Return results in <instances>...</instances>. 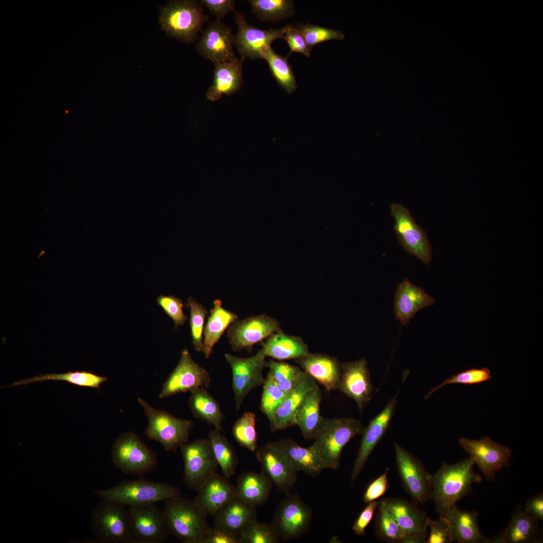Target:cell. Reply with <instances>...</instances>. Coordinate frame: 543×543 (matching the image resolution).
<instances>
[{
	"label": "cell",
	"instance_id": "1",
	"mask_svg": "<svg viewBox=\"0 0 543 543\" xmlns=\"http://www.w3.org/2000/svg\"><path fill=\"white\" fill-rule=\"evenodd\" d=\"M475 465L469 457L452 465L444 463L431 475V499L440 515L457 506L471 492L474 483L482 481L481 476L474 471Z\"/></svg>",
	"mask_w": 543,
	"mask_h": 543
},
{
	"label": "cell",
	"instance_id": "2",
	"mask_svg": "<svg viewBox=\"0 0 543 543\" xmlns=\"http://www.w3.org/2000/svg\"><path fill=\"white\" fill-rule=\"evenodd\" d=\"M169 533L183 543H203L210 527L194 500L180 496L165 501L163 509Z\"/></svg>",
	"mask_w": 543,
	"mask_h": 543
},
{
	"label": "cell",
	"instance_id": "3",
	"mask_svg": "<svg viewBox=\"0 0 543 543\" xmlns=\"http://www.w3.org/2000/svg\"><path fill=\"white\" fill-rule=\"evenodd\" d=\"M364 428L360 421L351 417L322 418L313 444L326 469H338L343 447L353 437L361 434Z\"/></svg>",
	"mask_w": 543,
	"mask_h": 543
},
{
	"label": "cell",
	"instance_id": "4",
	"mask_svg": "<svg viewBox=\"0 0 543 543\" xmlns=\"http://www.w3.org/2000/svg\"><path fill=\"white\" fill-rule=\"evenodd\" d=\"M159 23L169 36L185 43H192L202 32L209 17L196 1H171L160 9Z\"/></svg>",
	"mask_w": 543,
	"mask_h": 543
},
{
	"label": "cell",
	"instance_id": "5",
	"mask_svg": "<svg viewBox=\"0 0 543 543\" xmlns=\"http://www.w3.org/2000/svg\"><path fill=\"white\" fill-rule=\"evenodd\" d=\"M95 493L101 498L114 501L127 507L165 502L180 495V491L174 486L143 478L122 481L114 487L97 490Z\"/></svg>",
	"mask_w": 543,
	"mask_h": 543
},
{
	"label": "cell",
	"instance_id": "6",
	"mask_svg": "<svg viewBox=\"0 0 543 543\" xmlns=\"http://www.w3.org/2000/svg\"><path fill=\"white\" fill-rule=\"evenodd\" d=\"M138 401L148 420L144 433L149 440L158 441L166 451L173 452L188 442L194 425L192 421L155 409L140 398Z\"/></svg>",
	"mask_w": 543,
	"mask_h": 543
},
{
	"label": "cell",
	"instance_id": "7",
	"mask_svg": "<svg viewBox=\"0 0 543 543\" xmlns=\"http://www.w3.org/2000/svg\"><path fill=\"white\" fill-rule=\"evenodd\" d=\"M103 499L91 515L92 531L97 540L105 543H132L128 507Z\"/></svg>",
	"mask_w": 543,
	"mask_h": 543
},
{
	"label": "cell",
	"instance_id": "8",
	"mask_svg": "<svg viewBox=\"0 0 543 543\" xmlns=\"http://www.w3.org/2000/svg\"><path fill=\"white\" fill-rule=\"evenodd\" d=\"M112 461L122 473L142 477L157 465L154 452L135 433H122L112 447Z\"/></svg>",
	"mask_w": 543,
	"mask_h": 543
},
{
	"label": "cell",
	"instance_id": "9",
	"mask_svg": "<svg viewBox=\"0 0 543 543\" xmlns=\"http://www.w3.org/2000/svg\"><path fill=\"white\" fill-rule=\"evenodd\" d=\"M179 448L184 466L183 482L189 489L197 491L219 467L209 440L196 439Z\"/></svg>",
	"mask_w": 543,
	"mask_h": 543
},
{
	"label": "cell",
	"instance_id": "10",
	"mask_svg": "<svg viewBox=\"0 0 543 543\" xmlns=\"http://www.w3.org/2000/svg\"><path fill=\"white\" fill-rule=\"evenodd\" d=\"M132 543H161L170 534L163 510L155 503L128 507Z\"/></svg>",
	"mask_w": 543,
	"mask_h": 543
},
{
	"label": "cell",
	"instance_id": "11",
	"mask_svg": "<svg viewBox=\"0 0 543 543\" xmlns=\"http://www.w3.org/2000/svg\"><path fill=\"white\" fill-rule=\"evenodd\" d=\"M312 511L297 494H287L278 505L272 525L280 539L286 541L296 539L310 528Z\"/></svg>",
	"mask_w": 543,
	"mask_h": 543
},
{
	"label": "cell",
	"instance_id": "12",
	"mask_svg": "<svg viewBox=\"0 0 543 543\" xmlns=\"http://www.w3.org/2000/svg\"><path fill=\"white\" fill-rule=\"evenodd\" d=\"M390 210L395 220L394 229L399 243L407 252L429 264L432 249L426 232L403 205L393 203Z\"/></svg>",
	"mask_w": 543,
	"mask_h": 543
},
{
	"label": "cell",
	"instance_id": "13",
	"mask_svg": "<svg viewBox=\"0 0 543 543\" xmlns=\"http://www.w3.org/2000/svg\"><path fill=\"white\" fill-rule=\"evenodd\" d=\"M265 357L260 349L248 357L225 354L232 371V389L237 410L240 408L245 397L252 390L263 385L265 379L263 370L266 367Z\"/></svg>",
	"mask_w": 543,
	"mask_h": 543
},
{
	"label": "cell",
	"instance_id": "14",
	"mask_svg": "<svg viewBox=\"0 0 543 543\" xmlns=\"http://www.w3.org/2000/svg\"><path fill=\"white\" fill-rule=\"evenodd\" d=\"M459 443L488 481L494 480L496 473L510 465L511 450L488 437L479 440L462 437Z\"/></svg>",
	"mask_w": 543,
	"mask_h": 543
},
{
	"label": "cell",
	"instance_id": "15",
	"mask_svg": "<svg viewBox=\"0 0 543 543\" xmlns=\"http://www.w3.org/2000/svg\"><path fill=\"white\" fill-rule=\"evenodd\" d=\"M396 465L404 488L420 504L431 499V475L422 464L397 443L395 444Z\"/></svg>",
	"mask_w": 543,
	"mask_h": 543
},
{
	"label": "cell",
	"instance_id": "16",
	"mask_svg": "<svg viewBox=\"0 0 543 543\" xmlns=\"http://www.w3.org/2000/svg\"><path fill=\"white\" fill-rule=\"evenodd\" d=\"M211 382L209 373L196 363L188 350L185 349L181 352L177 365L163 383L159 397L163 399L179 393L207 388Z\"/></svg>",
	"mask_w": 543,
	"mask_h": 543
},
{
	"label": "cell",
	"instance_id": "17",
	"mask_svg": "<svg viewBox=\"0 0 543 543\" xmlns=\"http://www.w3.org/2000/svg\"><path fill=\"white\" fill-rule=\"evenodd\" d=\"M283 331L279 322L265 314L237 320L228 328L227 335L232 349L251 352L253 346L274 333Z\"/></svg>",
	"mask_w": 543,
	"mask_h": 543
},
{
	"label": "cell",
	"instance_id": "18",
	"mask_svg": "<svg viewBox=\"0 0 543 543\" xmlns=\"http://www.w3.org/2000/svg\"><path fill=\"white\" fill-rule=\"evenodd\" d=\"M255 456L262 471L278 490L286 494L289 493L297 481L298 471L276 441L257 448Z\"/></svg>",
	"mask_w": 543,
	"mask_h": 543
},
{
	"label": "cell",
	"instance_id": "19",
	"mask_svg": "<svg viewBox=\"0 0 543 543\" xmlns=\"http://www.w3.org/2000/svg\"><path fill=\"white\" fill-rule=\"evenodd\" d=\"M398 523L406 543L426 542L429 517L411 502L399 498L382 500Z\"/></svg>",
	"mask_w": 543,
	"mask_h": 543
},
{
	"label": "cell",
	"instance_id": "20",
	"mask_svg": "<svg viewBox=\"0 0 543 543\" xmlns=\"http://www.w3.org/2000/svg\"><path fill=\"white\" fill-rule=\"evenodd\" d=\"M234 13L237 32L234 37V44L241 59H263L262 49L270 47L274 40L283 38L285 27L262 30L249 24L242 13L236 11Z\"/></svg>",
	"mask_w": 543,
	"mask_h": 543
},
{
	"label": "cell",
	"instance_id": "21",
	"mask_svg": "<svg viewBox=\"0 0 543 543\" xmlns=\"http://www.w3.org/2000/svg\"><path fill=\"white\" fill-rule=\"evenodd\" d=\"M234 37L231 29L217 19L202 32L196 46L199 54L214 64L238 59L233 50Z\"/></svg>",
	"mask_w": 543,
	"mask_h": 543
},
{
	"label": "cell",
	"instance_id": "22",
	"mask_svg": "<svg viewBox=\"0 0 543 543\" xmlns=\"http://www.w3.org/2000/svg\"><path fill=\"white\" fill-rule=\"evenodd\" d=\"M337 389L353 400L361 412L373 391L367 360L360 359L341 363Z\"/></svg>",
	"mask_w": 543,
	"mask_h": 543
},
{
	"label": "cell",
	"instance_id": "23",
	"mask_svg": "<svg viewBox=\"0 0 543 543\" xmlns=\"http://www.w3.org/2000/svg\"><path fill=\"white\" fill-rule=\"evenodd\" d=\"M396 404V398L390 400L385 408L364 428L358 452L351 474L353 483L363 471L372 451L387 430Z\"/></svg>",
	"mask_w": 543,
	"mask_h": 543
},
{
	"label": "cell",
	"instance_id": "24",
	"mask_svg": "<svg viewBox=\"0 0 543 543\" xmlns=\"http://www.w3.org/2000/svg\"><path fill=\"white\" fill-rule=\"evenodd\" d=\"M435 300L424 290L405 278L398 286L394 299L395 318L402 326L406 325L421 310L434 304Z\"/></svg>",
	"mask_w": 543,
	"mask_h": 543
},
{
	"label": "cell",
	"instance_id": "25",
	"mask_svg": "<svg viewBox=\"0 0 543 543\" xmlns=\"http://www.w3.org/2000/svg\"><path fill=\"white\" fill-rule=\"evenodd\" d=\"M194 501L207 515L213 516L236 496L235 487L217 473L198 489Z\"/></svg>",
	"mask_w": 543,
	"mask_h": 543
},
{
	"label": "cell",
	"instance_id": "26",
	"mask_svg": "<svg viewBox=\"0 0 543 543\" xmlns=\"http://www.w3.org/2000/svg\"><path fill=\"white\" fill-rule=\"evenodd\" d=\"M317 384L316 381L308 374L298 386L288 393L268 417L272 432L296 425V415L304 398Z\"/></svg>",
	"mask_w": 543,
	"mask_h": 543
},
{
	"label": "cell",
	"instance_id": "27",
	"mask_svg": "<svg viewBox=\"0 0 543 543\" xmlns=\"http://www.w3.org/2000/svg\"><path fill=\"white\" fill-rule=\"evenodd\" d=\"M538 522L519 505L512 514L507 526L495 536L489 538L488 543L539 542Z\"/></svg>",
	"mask_w": 543,
	"mask_h": 543
},
{
	"label": "cell",
	"instance_id": "28",
	"mask_svg": "<svg viewBox=\"0 0 543 543\" xmlns=\"http://www.w3.org/2000/svg\"><path fill=\"white\" fill-rule=\"evenodd\" d=\"M296 362L307 374L328 391L337 389L341 373V363L332 356L310 352Z\"/></svg>",
	"mask_w": 543,
	"mask_h": 543
},
{
	"label": "cell",
	"instance_id": "29",
	"mask_svg": "<svg viewBox=\"0 0 543 543\" xmlns=\"http://www.w3.org/2000/svg\"><path fill=\"white\" fill-rule=\"evenodd\" d=\"M243 61L242 59H237L233 61L214 64L213 82L206 94L209 100L217 101L223 95H230L241 88L243 83Z\"/></svg>",
	"mask_w": 543,
	"mask_h": 543
},
{
	"label": "cell",
	"instance_id": "30",
	"mask_svg": "<svg viewBox=\"0 0 543 543\" xmlns=\"http://www.w3.org/2000/svg\"><path fill=\"white\" fill-rule=\"evenodd\" d=\"M256 507L236 496L213 516L215 525L239 535L245 526L256 519Z\"/></svg>",
	"mask_w": 543,
	"mask_h": 543
},
{
	"label": "cell",
	"instance_id": "31",
	"mask_svg": "<svg viewBox=\"0 0 543 543\" xmlns=\"http://www.w3.org/2000/svg\"><path fill=\"white\" fill-rule=\"evenodd\" d=\"M476 511L460 509L457 506L441 516L450 522L454 541L457 543H488L489 538L481 531Z\"/></svg>",
	"mask_w": 543,
	"mask_h": 543
},
{
	"label": "cell",
	"instance_id": "32",
	"mask_svg": "<svg viewBox=\"0 0 543 543\" xmlns=\"http://www.w3.org/2000/svg\"><path fill=\"white\" fill-rule=\"evenodd\" d=\"M260 350L265 356L280 361L296 360L310 352L302 337L287 334L283 331L274 333L267 338Z\"/></svg>",
	"mask_w": 543,
	"mask_h": 543
},
{
	"label": "cell",
	"instance_id": "33",
	"mask_svg": "<svg viewBox=\"0 0 543 543\" xmlns=\"http://www.w3.org/2000/svg\"><path fill=\"white\" fill-rule=\"evenodd\" d=\"M276 442L298 472L303 471L315 476L326 469L320 454L313 444L309 447H303L290 438L282 439Z\"/></svg>",
	"mask_w": 543,
	"mask_h": 543
},
{
	"label": "cell",
	"instance_id": "34",
	"mask_svg": "<svg viewBox=\"0 0 543 543\" xmlns=\"http://www.w3.org/2000/svg\"><path fill=\"white\" fill-rule=\"evenodd\" d=\"M273 483L262 471H248L240 475L235 487L236 496L246 502L257 507L267 500Z\"/></svg>",
	"mask_w": 543,
	"mask_h": 543
},
{
	"label": "cell",
	"instance_id": "35",
	"mask_svg": "<svg viewBox=\"0 0 543 543\" xmlns=\"http://www.w3.org/2000/svg\"><path fill=\"white\" fill-rule=\"evenodd\" d=\"M213 305L204 330L203 352L207 358L212 354L214 346L225 330L238 320L236 314L222 307L220 300H215Z\"/></svg>",
	"mask_w": 543,
	"mask_h": 543
},
{
	"label": "cell",
	"instance_id": "36",
	"mask_svg": "<svg viewBox=\"0 0 543 543\" xmlns=\"http://www.w3.org/2000/svg\"><path fill=\"white\" fill-rule=\"evenodd\" d=\"M321 391L317 384L306 396L296 418L297 425L305 439H313L323 417L320 413Z\"/></svg>",
	"mask_w": 543,
	"mask_h": 543
},
{
	"label": "cell",
	"instance_id": "37",
	"mask_svg": "<svg viewBox=\"0 0 543 543\" xmlns=\"http://www.w3.org/2000/svg\"><path fill=\"white\" fill-rule=\"evenodd\" d=\"M189 405L194 416L220 430L224 418L220 405L206 388L191 392Z\"/></svg>",
	"mask_w": 543,
	"mask_h": 543
},
{
	"label": "cell",
	"instance_id": "38",
	"mask_svg": "<svg viewBox=\"0 0 543 543\" xmlns=\"http://www.w3.org/2000/svg\"><path fill=\"white\" fill-rule=\"evenodd\" d=\"M208 439L223 476L229 480L235 474L238 463L232 446L220 430L216 429L209 432Z\"/></svg>",
	"mask_w": 543,
	"mask_h": 543
},
{
	"label": "cell",
	"instance_id": "39",
	"mask_svg": "<svg viewBox=\"0 0 543 543\" xmlns=\"http://www.w3.org/2000/svg\"><path fill=\"white\" fill-rule=\"evenodd\" d=\"M108 380V378L82 371L68 372L63 374H46L16 382L7 387L16 386L47 380L64 381L73 385L99 389L100 386Z\"/></svg>",
	"mask_w": 543,
	"mask_h": 543
},
{
	"label": "cell",
	"instance_id": "40",
	"mask_svg": "<svg viewBox=\"0 0 543 543\" xmlns=\"http://www.w3.org/2000/svg\"><path fill=\"white\" fill-rule=\"evenodd\" d=\"M269 375L283 391L289 393L307 377L300 368L282 361L270 359L266 363Z\"/></svg>",
	"mask_w": 543,
	"mask_h": 543
},
{
	"label": "cell",
	"instance_id": "41",
	"mask_svg": "<svg viewBox=\"0 0 543 543\" xmlns=\"http://www.w3.org/2000/svg\"><path fill=\"white\" fill-rule=\"evenodd\" d=\"M262 56L268 65L273 76L278 83L288 93H292L297 88L296 78L287 57L276 53L271 47L262 49Z\"/></svg>",
	"mask_w": 543,
	"mask_h": 543
},
{
	"label": "cell",
	"instance_id": "42",
	"mask_svg": "<svg viewBox=\"0 0 543 543\" xmlns=\"http://www.w3.org/2000/svg\"><path fill=\"white\" fill-rule=\"evenodd\" d=\"M251 12L263 22H277L294 15V6L289 0H248Z\"/></svg>",
	"mask_w": 543,
	"mask_h": 543
},
{
	"label": "cell",
	"instance_id": "43",
	"mask_svg": "<svg viewBox=\"0 0 543 543\" xmlns=\"http://www.w3.org/2000/svg\"><path fill=\"white\" fill-rule=\"evenodd\" d=\"M376 516V534L379 539L389 542L406 543L405 537L383 502H379Z\"/></svg>",
	"mask_w": 543,
	"mask_h": 543
},
{
	"label": "cell",
	"instance_id": "44",
	"mask_svg": "<svg viewBox=\"0 0 543 543\" xmlns=\"http://www.w3.org/2000/svg\"><path fill=\"white\" fill-rule=\"evenodd\" d=\"M255 414L245 412L234 424L232 434L236 441L242 447L251 452L257 447L258 434L255 428Z\"/></svg>",
	"mask_w": 543,
	"mask_h": 543
},
{
	"label": "cell",
	"instance_id": "45",
	"mask_svg": "<svg viewBox=\"0 0 543 543\" xmlns=\"http://www.w3.org/2000/svg\"><path fill=\"white\" fill-rule=\"evenodd\" d=\"M240 543H277L280 539L272 524L249 522L239 534Z\"/></svg>",
	"mask_w": 543,
	"mask_h": 543
},
{
	"label": "cell",
	"instance_id": "46",
	"mask_svg": "<svg viewBox=\"0 0 543 543\" xmlns=\"http://www.w3.org/2000/svg\"><path fill=\"white\" fill-rule=\"evenodd\" d=\"M186 306L190 309V325L192 344L197 351L203 352V334L205 319L208 311L202 304L191 297L188 299Z\"/></svg>",
	"mask_w": 543,
	"mask_h": 543
},
{
	"label": "cell",
	"instance_id": "47",
	"mask_svg": "<svg viewBox=\"0 0 543 543\" xmlns=\"http://www.w3.org/2000/svg\"><path fill=\"white\" fill-rule=\"evenodd\" d=\"M296 28L303 37L310 50L317 44L330 40H341L344 35L340 31L307 24H298Z\"/></svg>",
	"mask_w": 543,
	"mask_h": 543
},
{
	"label": "cell",
	"instance_id": "48",
	"mask_svg": "<svg viewBox=\"0 0 543 543\" xmlns=\"http://www.w3.org/2000/svg\"><path fill=\"white\" fill-rule=\"evenodd\" d=\"M263 387L260 409L268 418L281 404L289 393L282 390L268 375L265 379Z\"/></svg>",
	"mask_w": 543,
	"mask_h": 543
},
{
	"label": "cell",
	"instance_id": "49",
	"mask_svg": "<svg viewBox=\"0 0 543 543\" xmlns=\"http://www.w3.org/2000/svg\"><path fill=\"white\" fill-rule=\"evenodd\" d=\"M492 377L487 368L471 369L460 372L445 380L437 386L432 389L425 397L427 399L434 392L443 386L452 384L473 385L490 380Z\"/></svg>",
	"mask_w": 543,
	"mask_h": 543
},
{
	"label": "cell",
	"instance_id": "50",
	"mask_svg": "<svg viewBox=\"0 0 543 543\" xmlns=\"http://www.w3.org/2000/svg\"><path fill=\"white\" fill-rule=\"evenodd\" d=\"M429 529L427 543H450L454 541L451 525L444 516L440 515L438 520L429 519Z\"/></svg>",
	"mask_w": 543,
	"mask_h": 543
},
{
	"label": "cell",
	"instance_id": "51",
	"mask_svg": "<svg viewBox=\"0 0 543 543\" xmlns=\"http://www.w3.org/2000/svg\"><path fill=\"white\" fill-rule=\"evenodd\" d=\"M156 301L166 314L173 320L175 328L183 325L188 320V317L183 311V304L179 298L173 296L161 295L157 297Z\"/></svg>",
	"mask_w": 543,
	"mask_h": 543
},
{
	"label": "cell",
	"instance_id": "52",
	"mask_svg": "<svg viewBox=\"0 0 543 543\" xmlns=\"http://www.w3.org/2000/svg\"><path fill=\"white\" fill-rule=\"evenodd\" d=\"M285 27V31L283 38L286 40L291 49L288 56L292 52H297L310 57V49L296 27L291 25H287Z\"/></svg>",
	"mask_w": 543,
	"mask_h": 543
},
{
	"label": "cell",
	"instance_id": "53",
	"mask_svg": "<svg viewBox=\"0 0 543 543\" xmlns=\"http://www.w3.org/2000/svg\"><path fill=\"white\" fill-rule=\"evenodd\" d=\"M388 472V468H387L384 473L368 485L363 495L365 503L376 500L385 493L389 487Z\"/></svg>",
	"mask_w": 543,
	"mask_h": 543
},
{
	"label": "cell",
	"instance_id": "54",
	"mask_svg": "<svg viewBox=\"0 0 543 543\" xmlns=\"http://www.w3.org/2000/svg\"><path fill=\"white\" fill-rule=\"evenodd\" d=\"M378 505L379 502L376 500L369 502L359 513L352 526V530L356 534L359 536L365 534L366 529L371 521Z\"/></svg>",
	"mask_w": 543,
	"mask_h": 543
},
{
	"label": "cell",
	"instance_id": "55",
	"mask_svg": "<svg viewBox=\"0 0 543 543\" xmlns=\"http://www.w3.org/2000/svg\"><path fill=\"white\" fill-rule=\"evenodd\" d=\"M203 543H240L239 535L215 526L210 527Z\"/></svg>",
	"mask_w": 543,
	"mask_h": 543
},
{
	"label": "cell",
	"instance_id": "56",
	"mask_svg": "<svg viewBox=\"0 0 543 543\" xmlns=\"http://www.w3.org/2000/svg\"><path fill=\"white\" fill-rule=\"evenodd\" d=\"M234 0H201L200 4L206 7L217 19H223L230 12H235Z\"/></svg>",
	"mask_w": 543,
	"mask_h": 543
},
{
	"label": "cell",
	"instance_id": "57",
	"mask_svg": "<svg viewBox=\"0 0 543 543\" xmlns=\"http://www.w3.org/2000/svg\"><path fill=\"white\" fill-rule=\"evenodd\" d=\"M524 511L537 521L543 520V494L540 493L527 500Z\"/></svg>",
	"mask_w": 543,
	"mask_h": 543
}]
</instances>
